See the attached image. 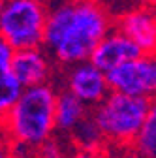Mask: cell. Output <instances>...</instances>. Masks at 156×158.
<instances>
[{
	"instance_id": "obj_1",
	"label": "cell",
	"mask_w": 156,
	"mask_h": 158,
	"mask_svg": "<svg viewBox=\"0 0 156 158\" xmlns=\"http://www.w3.org/2000/svg\"><path fill=\"white\" fill-rule=\"evenodd\" d=\"M115 23L100 0H58L49 8L43 47L58 68L73 66L90 56Z\"/></svg>"
},
{
	"instance_id": "obj_2",
	"label": "cell",
	"mask_w": 156,
	"mask_h": 158,
	"mask_svg": "<svg viewBox=\"0 0 156 158\" xmlns=\"http://www.w3.org/2000/svg\"><path fill=\"white\" fill-rule=\"evenodd\" d=\"M56 83L25 89L13 107L0 121V132L15 147L38 149L56 135Z\"/></svg>"
},
{
	"instance_id": "obj_3",
	"label": "cell",
	"mask_w": 156,
	"mask_h": 158,
	"mask_svg": "<svg viewBox=\"0 0 156 158\" xmlns=\"http://www.w3.org/2000/svg\"><path fill=\"white\" fill-rule=\"evenodd\" d=\"M149 106L150 100L147 98L111 90L105 100L90 111L105 139L107 151L133 147L149 113Z\"/></svg>"
},
{
	"instance_id": "obj_4",
	"label": "cell",
	"mask_w": 156,
	"mask_h": 158,
	"mask_svg": "<svg viewBox=\"0 0 156 158\" xmlns=\"http://www.w3.org/2000/svg\"><path fill=\"white\" fill-rule=\"evenodd\" d=\"M49 6L40 0H4L0 40L13 51L43 47Z\"/></svg>"
},
{
	"instance_id": "obj_5",
	"label": "cell",
	"mask_w": 156,
	"mask_h": 158,
	"mask_svg": "<svg viewBox=\"0 0 156 158\" xmlns=\"http://www.w3.org/2000/svg\"><path fill=\"white\" fill-rule=\"evenodd\" d=\"M56 87L73 94L77 100H81L90 109L102 104L111 92L107 73L90 60L60 68Z\"/></svg>"
},
{
	"instance_id": "obj_6",
	"label": "cell",
	"mask_w": 156,
	"mask_h": 158,
	"mask_svg": "<svg viewBox=\"0 0 156 158\" xmlns=\"http://www.w3.org/2000/svg\"><path fill=\"white\" fill-rule=\"evenodd\" d=\"M111 90L156 100V55H139L107 73Z\"/></svg>"
},
{
	"instance_id": "obj_7",
	"label": "cell",
	"mask_w": 156,
	"mask_h": 158,
	"mask_svg": "<svg viewBox=\"0 0 156 158\" xmlns=\"http://www.w3.org/2000/svg\"><path fill=\"white\" fill-rule=\"evenodd\" d=\"M13 72L23 89H30L55 83L60 70L45 47H32L13 53Z\"/></svg>"
},
{
	"instance_id": "obj_8",
	"label": "cell",
	"mask_w": 156,
	"mask_h": 158,
	"mask_svg": "<svg viewBox=\"0 0 156 158\" xmlns=\"http://www.w3.org/2000/svg\"><path fill=\"white\" fill-rule=\"evenodd\" d=\"M115 28L128 36L145 55H156V10L133 8L115 21Z\"/></svg>"
},
{
	"instance_id": "obj_9",
	"label": "cell",
	"mask_w": 156,
	"mask_h": 158,
	"mask_svg": "<svg viewBox=\"0 0 156 158\" xmlns=\"http://www.w3.org/2000/svg\"><path fill=\"white\" fill-rule=\"evenodd\" d=\"M143 55L141 49L135 45L128 36H124L121 30L113 28L102 42L96 45L90 62L96 64L100 70H104L105 73L113 72L115 68H119L130 60H133L135 56Z\"/></svg>"
},
{
	"instance_id": "obj_10",
	"label": "cell",
	"mask_w": 156,
	"mask_h": 158,
	"mask_svg": "<svg viewBox=\"0 0 156 158\" xmlns=\"http://www.w3.org/2000/svg\"><path fill=\"white\" fill-rule=\"evenodd\" d=\"M90 107H87L81 100L62 89H58L56 96V109H55V121H56V135L68 137L73 134V130L79 126L85 118L90 115Z\"/></svg>"
},
{
	"instance_id": "obj_11",
	"label": "cell",
	"mask_w": 156,
	"mask_h": 158,
	"mask_svg": "<svg viewBox=\"0 0 156 158\" xmlns=\"http://www.w3.org/2000/svg\"><path fill=\"white\" fill-rule=\"evenodd\" d=\"M13 49L0 40V121L23 94V85L13 72Z\"/></svg>"
},
{
	"instance_id": "obj_12",
	"label": "cell",
	"mask_w": 156,
	"mask_h": 158,
	"mask_svg": "<svg viewBox=\"0 0 156 158\" xmlns=\"http://www.w3.org/2000/svg\"><path fill=\"white\" fill-rule=\"evenodd\" d=\"M73 149H87V151H107L105 139L96 124L92 113L85 118V121L73 130V134L68 137Z\"/></svg>"
},
{
	"instance_id": "obj_13",
	"label": "cell",
	"mask_w": 156,
	"mask_h": 158,
	"mask_svg": "<svg viewBox=\"0 0 156 158\" xmlns=\"http://www.w3.org/2000/svg\"><path fill=\"white\" fill-rule=\"evenodd\" d=\"M132 149L143 158H156V100H150L149 113Z\"/></svg>"
},
{
	"instance_id": "obj_14",
	"label": "cell",
	"mask_w": 156,
	"mask_h": 158,
	"mask_svg": "<svg viewBox=\"0 0 156 158\" xmlns=\"http://www.w3.org/2000/svg\"><path fill=\"white\" fill-rule=\"evenodd\" d=\"M72 143L66 137L55 135L45 143H42L38 149H34L32 158H70L72 154Z\"/></svg>"
},
{
	"instance_id": "obj_15",
	"label": "cell",
	"mask_w": 156,
	"mask_h": 158,
	"mask_svg": "<svg viewBox=\"0 0 156 158\" xmlns=\"http://www.w3.org/2000/svg\"><path fill=\"white\" fill-rule=\"evenodd\" d=\"M70 158H109L107 151H87V149H72Z\"/></svg>"
},
{
	"instance_id": "obj_16",
	"label": "cell",
	"mask_w": 156,
	"mask_h": 158,
	"mask_svg": "<svg viewBox=\"0 0 156 158\" xmlns=\"http://www.w3.org/2000/svg\"><path fill=\"white\" fill-rule=\"evenodd\" d=\"M0 158H15L13 156V147L2 132H0Z\"/></svg>"
},
{
	"instance_id": "obj_17",
	"label": "cell",
	"mask_w": 156,
	"mask_h": 158,
	"mask_svg": "<svg viewBox=\"0 0 156 158\" xmlns=\"http://www.w3.org/2000/svg\"><path fill=\"white\" fill-rule=\"evenodd\" d=\"M109 158H143L139 152H135L133 149H121V151H107Z\"/></svg>"
},
{
	"instance_id": "obj_18",
	"label": "cell",
	"mask_w": 156,
	"mask_h": 158,
	"mask_svg": "<svg viewBox=\"0 0 156 158\" xmlns=\"http://www.w3.org/2000/svg\"><path fill=\"white\" fill-rule=\"evenodd\" d=\"M2 4H4V0H0V13H2Z\"/></svg>"
},
{
	"instance_id": "obj_19",
	"label": "cell",
	"mask_w": 156,
	"mask_h": 158,
	"mask_svg": "<svg viewBox=\"0 0 156 158\" xmlns=\"http://www.w3.org/2000/svg\"><path fill=\"white\" fill-rule=\"evenodd\" d=\"M40 2H43V4H47V2H49V0H40Z\"/></svg>"
}]
</instances>
